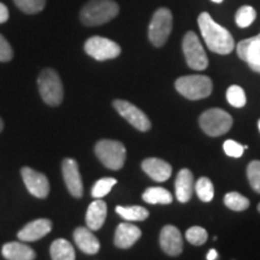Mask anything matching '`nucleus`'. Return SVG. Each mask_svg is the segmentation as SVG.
I'll return each mask as SVG.
<instances>
[{
	"mask_svg": "<svg viewBox=\"0 0 260 260\" xmlns=\"http://www.w3.org/2000/svg\"><path fill=\"white\" fill-rule=\"evenodd\" d=\"M142 199L147 204L155 205V204H161V205H169L172 203V195L169 190L161 187H151L148 189L145 190V193L142 194Z\"/></svg>",
	"mask_w": 260,
	"mask_h": 260,
	"instance_id": "5701e85b",
	"label": "nucleus"
},
{
	"mask_svg": "<svg viewBox=\"0 0 260 260\" xmlns=\"http://www.w3.org/2000/svg\"><path fill=\"white\" fill-rule=\"evenodd\" d=\"M52 230V222L50 219L41 218L28 223L19 230L17 236L23 242H34L42 239Z\"/></svg>",
	"mask_w": 260,
	"mask_h": 260,
	"instance_id": "2eb2a0df",
	"label": "nucleus"
},
{
	"mask_svg": "<svg viewBox=\"0 0 260 260\" xmlns=\"http://www.w3.org/2000/svg\"><path fill=\"white\" fill-rule=\"evenodd\" d=\"M176 90L189 100H200L210 96L213 84L209 76L205 75H188L182 76L175 82Z\"/></svg>",
	"mask_w": 260,
	"mask_h": 260,
	"instance_id": "7ed1b4c3",
	"label": "nucleus"
},
{
	"mask_svg": "<svg viewBox=\"0 0 260 260\" xmlns=\"http://www.w3.org/2000/svg\"><path fill=\"white\" fill-rule=\"evenodd\" d=\"M3 129H4V122H3V119L0 118V133L3 132Z\"/></svg>",
	"mask_w": 260,
	"mask_h": 260,
	"instance_id": "e433bc0d",
	"label": "nucleus"
},
{
	"mask_svg": "<svg viewBox=\"0 0 260 260\" xmlns=\"http://www.w3.org/2000/svg\"><path fill=\"white\" fill-rule=\"evenodd\" d=\"M199 123L205 134L217 138L229 132L233 126V117L224 110L214 107L200 116Z\"/></svg>",
	"mask_w": 260,
	"mask_h": 260,
	"instance_id": "423d86ee",
	"label": "nucleus"
},
{
	"mask_svg": "<svg viewBox=\"0 0 260 260\" xmlns=\"http://www.w3.org/2000/svg\"><path fill=\"white\" fill-rule=\"evenodd\" d=\"M3 255L6 260H35L34 249L21 242H8L3 246Z\"/></svg>",
	"mask_w": 260,
	"mask_h": 260,
	"instance_id": "412c9836",
	"label": "nucleus"
},
{
	"mask_svg": "<svg viewBox=\"0 0 260 260\" xmlns=\"http://www.w3.org/2000/svg\"><path fill=\"white\" fill-rule=\"evenodd\" d=\"M14 2L21 11L28 15L39 14L46 5V0H14Z\"/></svg>",
	"mask_w": 260,
	"mask_h": 260,
	"instance_id": "c756f323",
	"label": "nucleus"
},
{
	"mask_svg": "<svg viewBox=\"0 0 260 260\" xmlns=\"http://www.w3.org/2000/svg\"><path fill=\"white\" fill-rule=\"evenodd\" d=\"M86 53L96 60H109L121 54V46L107 38L92 37L84 44Z\"/></svg>",
	"mask_w": 260,
	"mask_h": 260,
	"instance_id": "1a4fd4ad",
	"label": "nucleus"
},
{
	"mask_svg": "<svg viewBox=\"0 0 260 260\" xmlns=\"http://www.w3.org/2000/svg\"><path fill=\"white\" fill-rule=\"evenodd\" d=\"M22 178L29 193L39 199H45L50 193V182L47 177L34 169L24 167L21 170Z\"/></svg>",
	"mask_w": 260,
	"mask_h": 260,
	"instance_id": "9b49d317",
	"label": "nucleus"
},
{
	"mask_svg": "<svg viewBox=\"0 0 260 260\" xmlns=\"http://www.w3.org/2000/svg\"><path fill=\"white\" fill-rule=\"evenodd\" d=\"M255 17H256L255 10L253 9L252 6L245 5V6H241V8L237 10L235 15V22L240 28H247L254 22Z\"/></svg>",
	"mask_w": 260,
	"mask_h": 260,
	"instance_id": "bb28decb",
	"label": "nucleus"
},
{
	"mask_svg": "<svg viewBox=\"0 0 260 260\" xmlns=\"http://www.w3.org/2000/svg\"><path fill=\"white\" fill-rule=\"evenodd\" d=\"M258 126H259V130H260V119H259V122H258Z\"/></svg>",
	"mask_w": 260,
	"mask_h": 260,
	"instance_id": "ea45409f",
	"label": "nucleus"
},
{
	"mask_svg": "<svg viewBox=\"0 0 260 260\" xmlns=\"http://www.w3.org/2000/svg\"><path fill=\"white\" fill-rule=\"evenodd\" d=\"M236 52L237 56L246 61L253 71L260 74V34L240 41Z\"/></svg>",
	"mask_w": 260,
	"mask_h": 260,
	"instance_id": "f8f14e48",
	"label": "nucleus"
},
{
	"mask_svg": "<svg viewBox=\"0 0 260 260\" xmlns=\"http://www.w3.org/2000/svg\"><path fill=\"white\" fill-rule=\"evenodd\" d=\"M258 211L260 212V203H259V205H258Z\"/></svg>",
	"mask_w": 260,
	"mask_h": 260,
	"instance_id": "58836bf2",
	"label": "nucleus"
},
{
	"mask_svg": "<svg viewBox=\"0 0 260 260\" xmlns=\"http://www.w3.org/2000/svg\"><path fill=\"white\" fill-rule=\"evenodd\" d=\"M226 100L230 105L237 109L243 107L247 103L245 90L240 86H230L226 90Z\"/></svg>",
	"mask_w": 260,
	"mask_h": 260,
	"instance_id": "c85d7f7f",
	"label": "nucleus"
},
{
	"mask_svg": "<svg viewBox=\"0 0 260 260\" xmlns=\"http://www.w3.org/2000/svg\"><path fill=\"white\" fill-rule=\"evenodd\" d=\"M113 107L129 124H132L139 132H148L151 129V121L146 116V113L141 111L139 107L133 105L132 103L118 99L113 102Z\"/></svg>",
	"mask_w": 260,
	"mask_h": 260,
	"instance_id": "9d476101",
	"label": "nucleus"
},
{
	"mask_svg": "<svg viewBox=\"0 0 260 260\" xmlns=\"http://www.w3.org/2000/svg\"><path fill=\"white\" fill-rule=\"evenodd\" d=\"M117 183L116 178L112 177H105V178H100L99 181H96L94 183V186L92 188V197L94 199H102V198L105 197L111 191L113 186Z\"/></svg>",
	"mask_w": 260,
	"mask_h": 260,
	"instance_id": "cd10ccee",
	"label": "nucleus"
},
{
	"mask_svg": "<svg viewBox=\"0 0 260 260\" xmlns=\"http://www.w3.org/2000/svg\"><path fill=\"white\" fill-rule=\"evenodd\" d=\"M12 58H14V51H12L11 45L0 34V61L5 63V61L11 60Z\"/></svg>",
	"mask_w": 260,
	"mask_h": 260,
	"instance_id": "72a5a7b5",
	"label": "nucleus"
},
{
	"mask_svg": "<svg viewBox=\"0 0 260 260\" xmlns=\"http://www.w3.org/2000/svg\"><path fill=\"white\" fill-rule=\"evenodd\" d=\"M159 243L162 252L170 256L180 255L183 251V239L182 234L176 226L165 225L159 236Z\"/></svg>",
	"mask_w": 260,
	"mask_h": 260,
	"instance_id": "4468645a",
	"label": "nucleus"
},
{
	"mask_svg": "<svg viewBox=\"0 0 260 260\" xmlns=\"http://www.w3.org/2000/svg\"><path fill=\"white\" fill-rule=\"evenodd\" d=\"M212 2H214V3H222L223 0H212Z\"/></svg>",
	"mask_w": 260,
	"mask_h": 260,
	"instance_id": "4c0bfd02",
	"label": "nucleus"
},
{
	"mask_svg": "<svg viewBox=\"0 0 260 260\" xmlns=\"http://www.w3.org/2000/svg\"><path fill=\"white\" fill-rule=\"evenodd\" d=\"M187 241L194 246H201L209 239L206 229L201 226H191L186 232Z\"/></svg>",
	"mask_w": 260,
	"mask_h": 260,
	"instance_id": "7c9ffc66",
	"label": "nucleus"
},
{
	"mask_svg": "<svg viewBox=\"0 0 260 260\" xmlns=\"http://www.w3.org/2000/svg\"><path fill=\"white\" fill-rule=\"evenodd\" d=\"M223 149L225 152L226 155L233 158H240L243 154V146H241L239 142L234 141V140H226L223 145Z\"/></svg>",
	"mask_w": 260,
	"mask_h": 260,
	"instance_id": "473e14b6",
	"label": "nucleus"
},
{
	"mask_svg": "<svg viewBox=\"0 0 260 260\" xmlns=\"http://www.w3.org/2000/svg\"><path fill=\"white\" fill-rule=\"evenodd\" d=\"M142 170L155 182H165L170 178L172 168L168 161L159 158H147L142 161Z\"/></svg>",
	"mask_w": 260,
	"mask_h": 260,
	"instance_id": "dca6fc26",
	"label": "nucleus"
},
{
	"mask_svg": "<svg viewBox=\"0 0 260 260\" xmlns=\"http://www.w3.org/2000/svg\"><path fill=\"white\" fill-rule=\"evenodd\" d=\"M172 30V14L167 8H160L152 16L148 27V39L155 47L167 44Z\"/></svg>",
	"mask_w": 260,
	"mask_h": 260,
	"instance_id": "0eeeda50",
	"label": "nucleus"
},
{
	"mask_svg": "<svg viewBox=\"0 0 260 260\" xmlns=\"http://www.w3.org/2000/svg\"><path fill=\"white\" fill-rule=\"evenodd\" d=\"M217 258H218V253L216 249H210L206 255V260H217Z\"/></svg>",
	"mask_w": 260,
	"mask_h": 260,
	"instance_id": "c9c22d12",
	"label": "nucleus"
},
{
	"mask_svg": "<svg viewBox=\"0 0 260 260\" xmlns=\"http://www.w3.org/2000/svg\"><path fill=\"white\" fill-rule=\"evenodd\" d=\"M194 176L189 169H182L175 181V194L180 203H188L194 190Z\"/></svg>",
	"mask_w": 260,
	"mask_h": 260,
	"instance_id": "a211bd4d",
	"label": "nucleus"
},
{
	"mask_svg": "<svg viewBox=\"0 0 260 260\" xmlns=\"http://www.w3.org/2000/svg\"><path fill=\"white\" fill-rule=\"evenodd\" d=\"M224 204L228 209L236 211V212H241L249 207V200L242 194L236 193V191H232L228 193L224 197Z\"/></svg>",
	"mask_w": 260,
	"mask_h": 260,
	"instance_id": "a878e982",
	"label": "nucleus"
},
{
	"mask_svg": "<svg viewBox=\"0 0 260 260\" xmlns=\"http://www.w3.org/2000/svg\"><path fill=\"white\" fill-rule=\"evenodd\" d=\"M119 6L113 0H90L80 12L81 22L87 27L105 24L118 15Z\"/></svg>",
	"mask_w": 260,
	"mask_h": 260,
	"instance_id": "f03ea898",
	"label": "nucleus"
},
{
	"mask_svg": "<svg viewBox=\"0 0 260 260\" xmlns=\"http://www.w3.org/2000/svg\"><path fill=\"white\" fill-rule=\"evenodd\" d=\"M74 240L77 247L86 254H96L100 249V242L89 228L80 226L74 232Z\"/></svg>",
	"mask_w": 260,
	"mask_h": 260,
	"instance_id": "6ab92c4d",
	"label": "nucleus"
},
{
	"mask_svg": "<svg viewBox=\"0 0 260 260\" xmlns=\"http://www.w3.org/2000/svg\"><path fill=\"white\" fill-rule=\"evenodd\" d=\"M201 35L210 51L218 54H229L235 48L233 35L225 28L213 21L212 17L203 12L198 18Z\"/></svg>",
	"mask_w": 260,
	"mask_h": 260,
	"instance_id": "f257e3e1",
	"label": "nucleus"
},
{
	"mask_svg": "<svg viewBox=\"0 0 260 260\" xmlns=\"http://www.w3.org/2000/svg\"><path fill=\"white\" fill-rule=\"evenodd\" d=\"M98 159L110 170H121L124 167L126 149L122 142L116 140H100L94 147Z\"/></svg>",
	"mask_w": 260,
	"mask_h": 260,
	"instance_id": "20e7f679",
	"label": "nucleus"
},
{
	"mask_svg": "<svg viewBox=\"0 0 260 260\" xmlns=\"http://www.w3.org/2000/svg\"><path fill=\"white\" fill-rule=\"evenodd\" d=\"M194 189L197 191L198 198L204 203H210L212 201L213 197H214V188H213V183L211 182L210 178L207 177H201L195 183Z\"/></svg>",
	"mask_w": 260,
	"mask_h": 260,
	"instance_id": "393cba45",
	"label": "nucleus"
},
{
	"mask_svg": "<svg viewBox=\"0 0 260 260\" xmlns=\"http://www.w3.org/2000/svg\"><path fill=\"white\" fill-rule=\"evenodd\" d=\"M141 235L142 233L139 226L134 225V224L122 223L117 226L115 233V240H113V241H115L116 247L122 249H126L130 248L132 246H134L135 243L139 241Z\"/></svg>",
	"mask_w": 260,
	"mask_h": 260,
	"instance_id": "f3484780",
	"label": "nucleus"
},
{
	"mask_svg": "<svg viewBox=\"0 0 260 260\" xmlns=\"http://www.w3.org/2000/svg\"><path fill=\"white\" fill-rule=\"evenodd\" d=\"M52 260H75V249L69 241L64 239H58L52 242L51 248Z\"/></svg>",
	"mask_w": 260,
	"mask_h": 260,
	"instance_id": "4be33fe9",
	"label": "nucleus"
},
{
	"mask_svg": "<svg viewBox=\"0 0 260 260\" xmlns=\"http://www.w3.org/2000/svg\"><path fill=\"white\" fill-rule=\"evenodd\" d=\"M116 212L128 222H142L149 216L148 211L142 206H117Z\"/></svg>",
	"mask_w": 260,
	"mask_h": 260,
	"instance_id": "b1692460",
	"label": "nucleus"
},
{
	"mask_svg": "<svg viewBox=\"0 0 260 260\" xmlns=\"http://www.w3.org/2000/svg\"><path fill=\"white\" fill-rule=\"evenodd\" d=\"M184 57L188 67L193 70H205L209 65V58L205 52L203 45L194 31H188L182 41Z\"/></svg>",
	"mask_w": 260,
	"mask_h": 260,
	"instance_id": "6e6552de",
	"label": "nucleus"
},
{
	"mask_svg": "<svg viewBox=\"0 0 260 260\" xmlns=\"http://www.w3.org/2000/svg\"><path fill=\"white\" fill-rule=\"evenodd\" d=\"M61 172L68 190L74 198L80 199L83 195V183L77 161L75 159L65 158L61 162Z\"/></svg>",
	"mask_w": 260,
	"mask_h": 260,
	"instance_id": "ddd939ff",
	"label": "nucleus"
},
{
	"mask_svg": "<svg viewBox=\"0 0 260 260\" xmlns=\"http://www.w3.org/2000/svg\"><path fill=\"white\" fill-rule=\"evenodd\" d=\"M9 10L6 6L0 3V23H5L6 21L9 19Z\"/></svg>",
	"mask_w": 260,
	"mask_h": 260,
	"instance_id": "f704fd0d",
	"label": "nucleus"
},
{
	"mask_svg": "<svg viewBox=\"0 0 260 260\" xmlns=\"http://www.w3.org/2000/svg\"><path fill=\"white\" fill-rule=\"evenodd\" d=\"M247 177L252 189L260 194V160H253L247 167Z\"/></svg>",
	"mask_w": 260,
	"mask_h": 260,
	"instance_id": "2f4dec72",
	"label": "nucleus"
},
{
	"mask_svg": "<svg viewBox=\"0 0 260 260\" xmlns=\"http://www.w3.org/2000/svg\"><path fill=\"white\" fill-rule=\"evenodd\" d=\"M38 86L42 100L47 105H60L64 98V88L57 71L50 69V68L42 70L38 77Z\"/></svg>",
	"mask_w": 260,
	"mask_h": 260,
	"instance_id": "39448f33",
	"label": "nucleus"
},
{
	"mask_svg": "<svg viewBox=\"0 0 260 260\" xmlns=\"http://www.w3.org/2000/svg\"><path fill=\"white\" fill-rule=\"evenodd\" d=\"M107 216V205L105 201L96 199L89 205L86 213V224L92 232H96L105 223Z\"/></svg>",
	"mask_w": 260,
	"mask_h": 260,
	"instance_id": "aec40b11",
	"label": "nucleus"
}]
</instances>
